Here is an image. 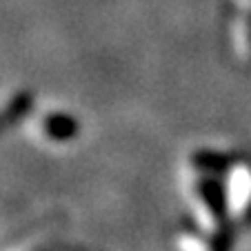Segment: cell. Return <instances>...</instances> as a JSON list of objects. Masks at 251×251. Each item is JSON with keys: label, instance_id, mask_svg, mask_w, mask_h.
Segmentation results:
<instances>
[{"label": "cell", "instance_id": "obj_2", "mask_svg": "<svg viewBox=\"0 0 251 251\" xmlns=\"http://www.w3.org/2000/svg\"><path fill=\"white\" fill-rule=\"evenodd\" d=\"M191 165H194L196 169H200V174L220 176V174H227L233 162L227 153L213 151V149H202V151H196L194 156H191Z\"/></svg>", "mask_w": 251, "mask_h": 251}, {"label": "cell", "instance_id": "obj_3", "mask_svg": "<svg viewBox=\"0 0 251 251\" xmlns=\"http://www.w3.org/2000/svg\"><path fill=\"white\" fill-rule=\"evenodd\" d=\"M43 129L51 140H71L78 136V123L69 114H51L43 120Z\"/></svg>", "mask_w": 251, "mask_h": 251}, {"label": "cell", "instance_id": "obj_1", "mask_svg": "<svg viewBox=\"0 0 251 251\" xmlns=\"http://www.w3.org/2000/svg\"><path fill=\"white\" fill-rule=\"evenodd\" d=\"M225 185H227L229 211L249 220L251 218V160L233 162Z\"/></svg>", "mask_w": 251, "mask_h": 251}]
</instances>
